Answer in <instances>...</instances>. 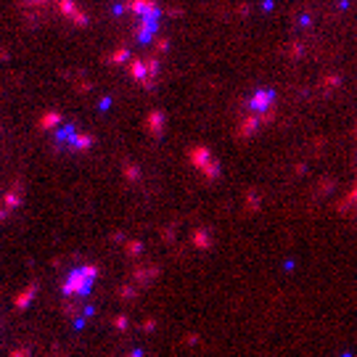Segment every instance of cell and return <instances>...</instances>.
Here are the masks:
<instances>
[{
  "label": "cell",
  "instance_id": "1",
  "mask_svg": "<svg viewBox=\"0 0 357 357\" xmlns=\"http://www.w3.org/2000/svg\"><path fill=\"white\" fill-rule=\"evenodd\" d=\"M127 11L138 19L135 35L141 43H151L159 32V19H161V8L156 0H127Z\"/></svg>",
  "mask_w": 357,
  "mask_h": 357
},
{
  "label": "cell",
  "instance_id": "2",
  "mask_svg": "<svg viewBox=\"0 0 357 357\" xmlns=\"http://www.w3.org/2000/svg\"><path fill=\"white\" fill-rule=\"evenodd\" d=\"M246 108H249V122H246V125L259 127L262 122H267L270 116L275 114V93L273 90H257L246 101Z\"/></svg>",
  "mask_w": 357,
  "mask_h": 357
},
{
  "label": "cell",
  "instance_id": "3",
  "mask_svg": "<svg viewBox=\"0 0 357 357\" xmlns=\"http://www.w3.org/2000/svg\"><path fill=\"white\" fill-rule=\"evenodd\" d=\"M96 278H98V270L88 265V267H77L72 270V273L66 275V281H64V297H85L90 289H93V283H96Z\"/></svg>",
  "mask_w": 357,
  "mask_h": 357
},
{
  "label": "cell",
  "instance_id": "4",
  "mask_svg": "<svg viewBox=\"0 0 357 357\" xmlns=\"http://www.w3.org/2000/svg\"><path fill=\"white\" fill-rule=\"evenodd\" d=\"M156 72H159V64L153 58H149V61H141V58L130 61V74H133L138 82H143V85H151V80H153Z\"/></svg>",
  "mask_w": 357,
  "mask_h": 357
},
{
  "label": "cell",
  "instance_id": "5",
  "mask_svg": "<svg viewBox=\"0 0 357 357\" xmlns=\"http://www.w3.org/2000/svg\"><path fill=\"white\" fill-rule=\"evenodd\" d=\"M29 3H45V0H29Z\"/></svg>",
  "mask_w": 357,
  "mask_h": 357
},
{
  "label": "cell",
  "instance_id": "6",
  "mask_svg": "<svg viewBox=\"0 0 357 357\" xmlns=\"http://www.w3.org/2000/svg\"><path fill=\"white\" fill-rule=\"evenodd\" d=\"M3 214H5V209H0V220H3Z\"/></svg>",
  "mask_w": 357,
  "mask_h": 357
}]
</instances>
